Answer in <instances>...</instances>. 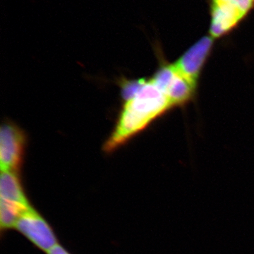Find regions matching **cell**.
<instances>
[{
    "mask_svg": "<svg viewBox=\"0 0 254 254\" xmlns=\"http://www.w3.org/2000/svg\"><path fill=\"white\" fill-rule=\"evenodd\" d=\"M0 198L1 200L31 208L23 193L21 182L16 173L1 171L0 178Z\"/></svg>",
    "mask_w": 254,
    "mask_h": 254,
    "instance_id": "obj_6",
    "label": "cell"
},
{
    "mask_svg": "<svg viewBox=\"0 0 254 254\" xmlns=\"http://www.w3.org/2000/svg\"><path fill=\"white\" fill-rule=\"evenodd\" d=\"M22 205L0 200V222L2 229L15 226L18 219L25 212L31 209Z\"/></svg>",
    "mask_w": 254,
    "mask_h": 254,
    "instance_id": "obj_8",
    "label": "cell"
},
{
    "mask_svg": "<svg viewBox=\"0 0 254 254\" xmlns=\"http://www.w3.org/2000/svg\"><path fill=\"white\" fill-rule=\"evenodd\" d=\"M26 137L17 125L6 122L0 129V166L1 171L16 173L22 163Z\"/></svg>",
    "mask_w": 254,
    "mask_h": 254,
    "instance_id": "obj_3",
    "label": "cell"
},
{
    "mask_svg": "<svg viewBox=\"0 0 254 254\" xmlns=\"http://www.w3.org/2000/svg\"><path fill=\"white\" fill-rule=\"evenodd\" d=\"M210 36L215 39L230 34L254 10V0H207Z\"/></svg>",
    "mask_w": 254,
    "mask_h": 254,
    "instance_id": "obj_2",
    "label": "cell"
},
{
    "mask_svg": "<svg viewBox=\"0 0 254 254\" xmlns=\"http://www.w3.org/2000/svg\"><path fill=\"white\" fill-rule=\"evenodd\" d=\"M48 253V254H70L63 247L58 245H55Z\"/></svg>",
    "mask_w": 254,
    "mask_h": 254,
    "instance_id": "obj_9",
    "label": "cell"
},
{
    "mask_svg": "<svg viewBox=\"0 0 254 254\" xmlns=\"http://www.w3.org/2000/svg\"><path fill=\"white\" fill-rule=\"evenodd\" d=\"M171 108L166 95L153 80H143L135 95L124 100L118 122L103 149L106 153L118 149Z\"/></svg>",
    "mask_w": 254,
    "mask_h": 254,
    "instance_id": "obj_1",
    "label": "cell"
},
{
    "mask_svg": "<svg viewBox=\"0 0 254 254\" xmlns=\"http://www.w3.org/2000/svg\"><path fill=\"white\" fill-rule=\"evenodd\" d=\"M195 88H196L182 76L175 68V75L169 83L165 94L168 98L172 108H174L185 104L191 100Z\"/></svg>",
    "mask_w": 254,
    "mask_h": 254,
    "instance_id": "obj_7",
    "label": "cell"
},
{
    "mask_svg": "<svg viewBox=\"0 0 254 254\" xmlns=\"http://www.w3.org/2000/svg\"><path fill=\"white\" fill-rule=\"evenodd\" d=\"M15 227L42 250L48 252L57 245L56 237L51 227L32 208L20 217Z\"/></svg>",
    "mask_w": 254,
    "mask_h": 254,
    "instance_id": "obj_5",
    "label": "cell"
},
{
    "mask_svg": "<svg viewBox=\"0 0 254 254\" xmlns=\"http://www.w3.org/2000/svg\"><path fill=\"white\" fill-rule=\"evenodd\" d=\"M213 44L214 39L211 36L202 37L173 64L177 71L195 88L202 69L213 50Z\"/></svg>",
    "mask_w": 254,
    "mask_h": 254,
    "instance_id": "obj_4",
    "label": "cell"
}]
</instances>
